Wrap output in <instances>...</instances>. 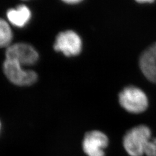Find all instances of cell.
Here are the masks:
<instances>
[{
    "label": "cell",
    "instance_id": "cell-11",
    "mask_svg": "<svg viewBox=\"0 0 156 156\" xmlns=\"http://www.w3.org/2000/svg\"><path fill=\"white\" fill-rule=\"evenodd\" d=\"M65 2L68 4H77L81 2V1H79V0L78 1H77V0H71V1H65Z\"/></svg>",
    "mask_w": 156,
    "mask_h": 156
},
{
    "label": "cell",
    "instance_id": "cell-6",
    "mask_svg": "<svg viewBox=\"0 0 156 156\" xmlns=\"http://www.w3.org/2000/svg\"><path fill=\"white\" fill-rule=\"evenodd\" d=\"M107 136L100 131L87 132L83 140V149L88 156H105V148L108 146Z\"/></svg>",
    "mask_w": 156,
    "mask_h": 156
},
{
    "label": "cell",
    "instance_id": "cell-9",
    "mask_svg": "<svg viewBox=\"0 0 156 156\" xmlns=\"http://www.w3.org/2000/svg\"><path fill=\"white\" fill-rule=\"evenodd\" d=\"M12 31L9 24L0 18V48H8L12 40Z\"/></svg>",
    "mask_w": 156,
    "mask_h": 156
},
{
    "label": "cell",
    "instance_id": "cell-3",
    "mask_svg": "<svg viewBox=\"0 0 156 156\" xmlns=\"http://www.w3.org/2000/svg\"><path fill=\"white\" fill-rule=\"evenodd\" d=\"M3 72L7 79L18 86H29L37 81V74L33 70H25L19 63L6 58L3 65Z\"/></svg>",
    "mask_w": 156,
    "mask_h": 156
},
{
    "label": "cell",
    "instance_id": "cell-7",
    "mask_svg": "<svg viewBox=\"0 0 156 156\" xmlns=\"http://www.w3.org/2000/svg\"><path fill=\"white\" fill-rule=\"evenodd\" d=\"M139 65L145 77L156 83V42L146 48L141 54Z\"/></svg>",
    "mask_w": 156,
    "mask_h": 156
},
{
    "label": "cell",
    "instance_id": "cell-10",
    "mask_svg": "<svg viewBox=\"0 0 156 156\" xmlns=\"http://www.w3.org/2000/svg\"><path fill=\"white\" fill-rule=\"evenodd\" d=\"M144 154L147 156H156V138H152L146 146Z\"/></svg>",
    "mask_w": 156,
    "mask_h": 156
},
{
    "label": "cell",
    "instance_id": "cell-12",
    "mask_svg": "<svg viewBox=\"0 0 156 156\" xmlns=\"http://www.w3.org/2000/svg\"><path fill=\"white\" fill-rule=\"evenodd\" d=\"M137 2H139L140 3H150L154 2V1H150V0H146V1H143V0H141V1H137Z\"/></svg>",
    "mask_w": 156,
    "mask_h": 156
},
{
    "label": "cell",
    "instance_id": "cell-1",
    "mask_svg": "<svg viewBox=\"0 0 156 156\" xmlns=\"http://www.w3.org/2000/svg\"><path fill=\"white\" fill-rule=\"evenodd\" d=\"M151 139V131L147 126H136L125 134L123 139L124 147L131 156H143Z\"/></svg>",
    "mask_w": 156,
    "mask_h": 156
},
{
    "label": "cell",
    "instance_id": "cell-4",
    "mask_svg": "<svg viewBox=\"0 0 156 156\" xmlns=\"http://www.w3.org/2000/svg\"><path fill=\"white\" fill-rule=\"evenodd\" d=\"M53 48L66 57L76 56L81 51L82 41L80 37L74 31H62L56 37Z\"/></svg>",
    "mask_w": 156,
    "mask_h": 156
},
{
    "label": "cell",
    "instance_id": "cell-5",
    "mask_svg": "<svg viewBox=\"0 0 156 156\" xmlns=\"http://www.w3.org/2000/svg\"><path fill=\"white\" fill-rule=\"evenodd\" d=\"M6 58L17 61L23 66L33 65L38 59V53L31 45L20 42L9 46L6 49Z\"/></svg>",
    "mask_w": 156,
    "mask_h": 156
},
{
    "label": "cell",
    "instance_id": "cell-2",
    "mask_svg": "<svg viewBox=\"0 0 156 156\" xmlns=\"http://www.w3.org/2000/svg\"><path fill=\"white\" fill-rule=\"evenodd\" d=\"M121 106L131 113H140L146 110L148 105L147 96L139 88L133 86L127 87L119 94Z\"/></svg>",
    "mask_w": 156,
    "mask_h": 156
},
{
    "label": "cell",
    "instance_id": "cell-8",
    "mask_svg": "<svg viewBox=\"0 0 156 156\" xmlns=\"http://www.w3.org/2000/svg\"><path fill=\"white\" fill-rule=\"evenodd\" d=\"M7 17L12 25L18 27H23L30 21L31 12L26 5H20L16 8L8 10Z\"/></svg>",
    "mask_w": 156,
    "mask_h": 156
},
{
    "label": "cell",
    "instance_id": "cell-13",
    "mask_svg": "<svg viewBox=\"0 0 156 156\" xmlns=\"http://www.w3.org/2000/svg\"><path fill=\"white\" fill-rule=\"evenodd\" d=\"M1 127H2V124H1V122H0V130H1Z\"/></svg>",
    "mask_w": 156,
    "mask_h": 156
}]
</instances>
